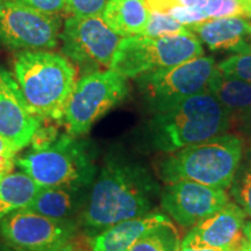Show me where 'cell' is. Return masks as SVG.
Segmentation results:
<instances>
[{"mask_svg":"<svg viewBox=\"0 0 251 251\" xmlns=\"http://www.w3.org/2000/svg\"><path fill=\"white\" fill-rule=\"evenodd\" d=\"M162 188L150 169L122 149L109 150L83 206L78 225L89 236L156 209Z\"/></svg>","mask_w":251,"mask_h":251,"instance_id":"6da1fadb","label":"cell"},{"mask_svg":"<svg viewBox=\"0 0 251 251\" xmlns=\"http://www.w3.org/2000/svg\"><path fill=\"white\" fill-rule=\"evenodd\" d=\"M230 125L228 109L211 92H203L153 113L146 139L150 149L171 153L225 134Z\"/></svg>","mask_w":251,"mask_h":251,"instance_id":"7a4b0ae2","label":"cell"},{"mask_svg":"<svg viewBox=\"0 0 251 251\" xmlns=\"http://www.w3.org/2000/svg\"><path fill=\"white\" fill-rule=\"evenodd\" d=\"M13 68L30 112L41 120H61L76 84L68 58L50 50H25L15 56Z\"/></svg>","mask_w":251,"mask_h":251,"instance_id":"3957f363","label":"cell"},{"mask_svg":"<svg viewBox=\"0 0 251 251\" xmlns=\"http://www.w3.org/2000/svg\"><path fill=\"white\" fill-rule=\"evenodd\" d=\"M242 156V139L225 133L168 153L159 163L158 176L165 184L188 180L227 190Z\"/></svg>","mask_w":251,"mask_h":251,"instance_id":"277c9868","label":"cell"},{"mask_svg":"<svg viewBox=\"0 0 251 251\" xmlns=\"http://www.w3.org/2000/svg\"><path fill=\"white\" fill-rule=\"evenodd\" d=\"M17 165L41 187L90 191L98 174L93 143L68 133H61L43 148H30L17 158Z\"/></svg>","mask_w":251,"mask_h":251,"instance_id":"5b68a950","label":"cell"},{"mask_svg":"<svg viewBox=\"0 0 251 251\" xmlns=\"http://www.w3.org/2000/svg\"><path fill=\"white\" fill-rule=\"evenodd\" d=\"M202 54L201 42L191 30L175 36H130L121 39L109 69L126 78H136L146 72L179 65Z\"/></svg>","mask_w":251,"mask_h":251,"instance_id":"8992f818","label":"cell"},{"mask_svg":"<svg viewBox=\"0 0 251 251\" xmlns=\"http://www.w3.org/2000/svg\"><path fill=\"white\" fill-rule=\"evenodd\" d=\"M218 74L214 59L200 56L175 67L146 72L136 77V85L144 105L153 114L190 97L209 92Z\"/></svg>","mask_w":251,"mask_h":251,"instance_id":"52a82bcc","label":"cell"},{"mask_svg":"<svg viewBox=\"0 0 251 251\" xmlns=\"http://www.w3.org/2000/svg\"><path fill=\"white\" fill-rule=\"evenodd\" d=\"M127 78L117 71H93L75 84L64 109L67 133L83 137L96 121L127 97Z\"/></svg>","mask_w":251,"mask_h":251,"instance_id":"ba28073f","label":"cell"},{"mask_svg":"<svg viewBox=\"0 0 251 251\" xmlns=\"http://www.w3.org/2000/svg\"><path fill=\"white\" fill-rule=\"evenodd\" d=\"M61 17H52L17 0H0V46L9 50H51L59 43Z\"/></svg>","mask_w":251,"mask_h":251,"instance_id":"9c48e42d","label":"cell"},{"mask_svg":"<svg viewBox=\"0 0 251 251\" xmlns=\"http://www.w3.org/2000/svg\"><path fill=\"white\" fill-rule=\"evenodd\" d=\"M59 40L63 54L72 62L94 69L111 68L121 37L96 17H71L65 20Z\"/></svg>","mask_w":251,"mask_h":251,"instance_id":"30bf717a","label":"cell"},{"mask_svg":"<svg viewBox=\"0 0 251 251\" xmlns=\"http://www.w3.org/2000/svg\"><path fill=\"white\" fill-rule=\"evenodd\" d=\"M78 221L56 220L27 208L0 220V234L17 251H54L76 236Z\"/></svg>","mask_w":251,"mask_h":251,"instance_id":"8fae6325","label":"cell"},{"mask_svg":"<svg viewBox=\"0 0 251 251\" xmlns=\"http://www.w3.org/2000/svg\"><path fill=\"white\" fill-rule=\"evenodd\" d=\"M229 202L226 190L180 180L165 185L159 203L169 218L181 227L191 228Z\"/></svg>","mask_w":251,"mask_h":251,"instance_id":"7c38bea8","label":"cell"},{"mask_svg":"<svg viewBox=\"0 0 251 251\" xmlns=\"http://www.w3.org/2000/svg\"><path fill=\"white\" fill-rule=\"evenodd\" d=\"M42 120L28 108L14 76L0 68V137L14 149L29 146Z\"/></svg>","mask_w":251,"mask_h":251,"instance_id":"4fadbf2b","label":"cell"},{"mask_svg":"<svg viewBox=\"0 0 251 251\" xmlns=\"http://www.w3.org/2000/svg\"><path fill=\"white\" fill-rule=\"evenodd\" d=\"M246 218L247 215L236 203L229 202L192 227L180 244L230 251L243 238Z\"/></svg>","mask_w":251,"mask_h":251,"instance_id":"5bb4252c","label":"cell"},{"mask_svg":"<svg viewBox=\"0 0 251 251\" xmlns=\"http://www.w3.org/2000/svg\"><path fill=\"white\" fill-rule=\"evenodd\" d=\"M211 50L251 54V21L247 18L208 19L186 27Z\"/></svg>","mask_w":251,"mask_h":251,"instance_id":"9a60e30c","label":"cell"},{"mask_svg":"<svg viewBox=\"0 0 251 251\" xmlns=\"http://www.w3.org/2000/svg\"><path fill=\"white\" fill-rule=\"evenodd\" d=\"M172 224L163 213L153 211L149 214L119 222L87 237L91 251H128L140 238L153 229Z\"/></svg>","mask_w":251,"mask_h":251,"instance_id":"2e32d148","label":"cell"},{"mask_svg":"<svg viewBox=\"0 0 251 251\" xmlns=\"http://www.w3.org/2000/svg\"><path fill=\"white\" fill-rule=\"evenodd\" d=\"M87 194L89 190L41 187L27 209L56 220H75L85 205Z\"/></svg>","mask_w":251,"mask_h":251,"instance_id":"e0dca14e","label":"cell"},{"mask_svg":"<svg viewBox=\"0 0 251 251\" xmlns=\"http://www.w3.org/2000/svg\"><path fill=\"white\" fill-rule=\"evenodd\" d=\"M150 11L144 0H108L101 18L119 36L143 35Z\"/></svg>","mask_w":251,"mask_h":251,"instance_id":"ac0fdd59","label":"cell"},{"mask_svg":"<svg viewBox=\"0 0 251 251\" xmlns=\"http://www.w3.org/2000/svg\"><path fill=\"white\" fill-rule=\"evenodd\" d=\"M41 186L25 172L9 174L0 180V220L19 209L27 208Z\"/></svg>","mask_w":251,"mask_h":251,"instance_id":"d6986e66","label":"cell"},{"mask_svg":"<svg viewBox=\"0 0 251 251\" xmlns=\"http://www.w3.org/2000/svg\"><path fill=\"white\" fill-rule=\"evenodd\" d=\"M209 92L228 109L231 121L251 111V84L248 81L226 77L219 71Z\"/></svg>","mask_w":251,"mask_h":251,"instance_id":"ffe728a7","label":"cell"},{"mask_svg":"<svg viewBox=\"0 0 251 251\" xmlns=\"http://www.w3.org/2000/svg\"><path fill=\"white\" fill-rule=\"evenodd\" d=\"M230 196L234 202L251 218V147L241 158L230 185Z\"/></svg>","mask_w":251,"mask_h":251,"instance_id":"44dd1931","label":"cell"},{"mask_svg":"<svg viewBox=\"0 0 251 251\" xmlns=\"http://www.w3.org/2000/svg\"><path fill=\"white\" fill-rule=\"evenodd\" d=\"M179 249L177 229L170 224L144 235L128 251H179Z\"/></svg>","mask_w":251,"mask_h":251,"instance_id":"7402d4cb","label":"cell"},{"mask_svg":"<svg viewBox=\"0 0 251 251\" xmlns=\"http://www.w3.org/2000/svg\"><path fill=\"white\" fill-rule=\"evenodd\" d=\"M190 31L186 26L176 21L169 14L150 12V17L143 36L148 37H164L186 34Z\"/></svg>","mask_w":251,"mask_h":251,"instance_id":"603a6c76","label":"cell"},{"mask_svg":"<svg viewBox=\"0 0 251 251\" xmlns=\"http://www.w3.org/2000/svg\"><path fill=\"white\" fill-rule=\"evenodd\" d=\"M219 71L226 77L236 78L251 84V54H238L218 64Z\"/></svg>","mask_w":251,"mask_h":251,"instance_id":"cb8c5ba5","label":"cell"},{"mask_svg":"<svg viewBox=\"0 0 251 251\" xmlns=\"http://www.w3.org/2000/svg\"><path fill=\"white\" fill-rule=\"evenodd\" d=\"M108 0H65L67 9L72 17H96L101 15Z\"/></svg>","mask_w":251,"mask_h":251,"instance_id":"d4e9b609","label":"cell"},{"mask_svg":"<svg viewBox=\"0 0 251 251\" xmlns=\"http://www.w3.org/2000/svg\"><path fill=\"white\" fill-rule=\"evenodd\" d=\"M28 7L52 17H61L64 12H68L65 0H17Z\"/></svg>","mask_w":251,"mask_h":251,"instance_id":"484cf974","label":"cell"},{"mask_svg":"<svg viewBox=\"0 0 251 251\" xmlns=\"http://www.w3.org/2000/svg\"><path fill=\"white\" fill-rule=\"evenodd\" d=\"M168 14L174 18L176 21H178V23L186 27L207 20L205 12L202 9L194 7V6H190V7H176L171 9Z\"/></svg>","mask_w":251,"mask_h":251,"instance_id":"4316f807","label":"cell"},{"mask_svg":"<svg viewBox=\"0 0 251 251\" xmlns=\"http://www.w3.org/2000/svg\"><path fill=\"white\" fill-rule=\"evenodd\" d=\"M17 149L0 137V180L13 171L17 165Z\"/></svg>","mask_w":251,"mask_h":251,"instance_id":"83f0119b","label":"cell"},{"mask_svg":"<svg viewBox=\"0 0 251 251\" xmlns=\"http://www.w3.org/2000/svg\"><path fill=\"white\" fill-rule=\"evenodd\" d=\"M147 7L150 12L168 14L171 9L176 7H183L181 0H144Z\"/></svg>","mask_w":251,"mask_h":251,"instance_id":"f1b7e54d","label":"cell"},{"mask_svg":"<svg viewBox=\"0 0 251 251\" xmlns=\"http://www.w3.org/2000/svg\"><path fill=\"white\" fill-rule=\"evenodd\" d=\"M234 121L236 122V125L238 126L241 131L244 135H247L249 139H251V111L248 112L247 114L242 115V117L235 119Z\"/></svg>","mask_w":251,"mask_h":251,"instance_id":"f546056e","label":"cell"},{"mask_svg":"<svg viewBox=\"0 0 251 251\" xmlns=\"http://www.w3.org/2000/svg\"><path fill=\"white\" fill-rule=\"evenodd\" d=\"M54 251H89L86 249V247L80 242L79 240H77L76 237H72L71 240H69L68 242L62 244L61 247H58L57 249Z\"/></svg>","mask_w":251,"mask_h":251,"instance_id":"4dcf8cb0","label":"cell"},{"mask_svg":"<svg viewBox=\"0 0 251 251\" xmlns=\"http://www.w3.org/2000/svg\"><path fill=\"white\" fill-rule=\"evenodd\" d=\"M230 251H251V243L248 242L246 238H241L240 242L235 246Z\"/></svg>","mask_w":251,"mask_h":251,"instance_id":"1f68e13d","label":"cell"},{"mask_svg":"<svg viewBox=\"0 0 251 251\" xmlns=\"http://www.w3.org/2000/svg\"><path fill=\"white\" fill-rule=\"evenodd\" d=\"M179 251H226V250L213 249V248H197V247L183 246V244H180Z\"/></svg>","mask_w":251,"mask_h":251,"instance_id":"d6a6232c","label":"cell"},{"mask_svg":"<svg viewBox=\"0 0 251 251\" xmlns=\"http://www.w3.org/2000/svg\"><path fill=\"white\" fill-rule=\"evenodd\" d=\"M243 235L248 242L251 243V219L246 221V224L243 226Z\"/></svg>","mask_w":251,"mask_h":251,"instance_id":"836d02e7","label":"cell"},{"mask_svg":"<svg viewBox=\"0 0 251 251\" xmlns=\"http://www.w3.org/2000/svg\"><path fill=\"white\" fill-rule=\"evenodd\" d=\"M247 12V18H251V0H241Z\"/></svg>","mask_w":251,"mask_h":251,"instance_id":"e575fe53","label":"cell"},{"mask_svg":"<svg viewBox=\"0 0 251 251\" xmlns=\"http://www.w3.org/2000/svg\"><path fill=\"white\" fill-rule=\"evenodd\" d=\"M0 251H17V250L4 241V242H0Z\"/></svg>","mask_w":251,"mask_h":251,"instance_id":"d590c367","label":"cell"}]
</instances>
